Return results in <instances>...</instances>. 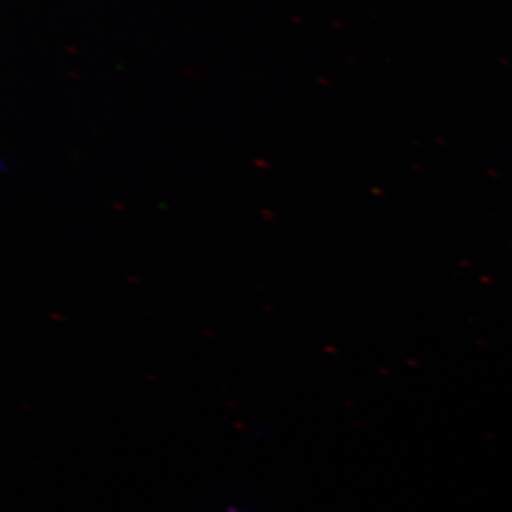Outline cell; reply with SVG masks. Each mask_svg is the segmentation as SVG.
I'll list each match as a JSON object with an SVG mask.
<instances>
[{"label":"cell","mask_w":512,"mask_h":512,"mask_svg":"<svg viewBox=\"0 0 512 512\" xmlns=\"http://www.w3.org/2000/svg\"><path fill=\"white\" fill-rule=\"evenodd\" d=\"M228 512H238V511H235V510H229Z\"/></svg>","instance_id":"cell-1"}]
</instances>
